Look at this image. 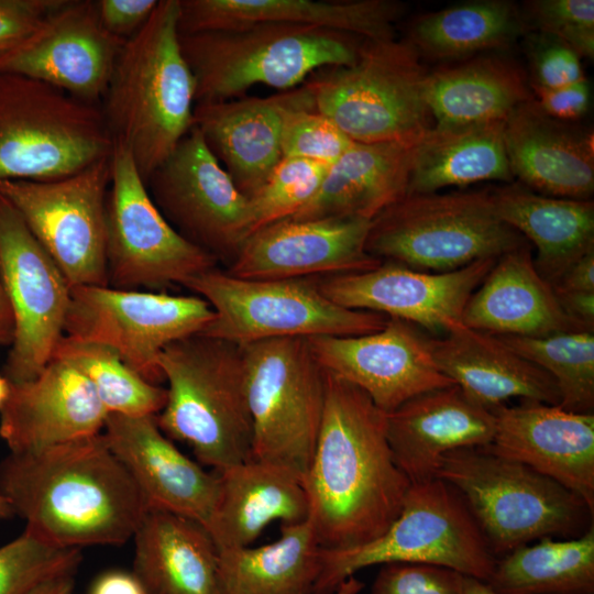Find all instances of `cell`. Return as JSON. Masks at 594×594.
<instances>
[{
  "label": "cell",
  "instance_id": "1",
  "mask_svg": "<svg viewBox=\"0 0 594 594\" xmlns=\"http://www.w3.org/2000/svg\"><path fill=\"white\" fill-rule=\"evenodd\" d=\"M324 374V408L304 485L320 547L345 550L387 530L411 483L395 462L386 413L359 387Z\"/></svg>",
  "mask_w": 594,
  "mask_h": 594
},
{
  "label": "cell",
  "instance_id": "2",
  "mask_svg": "<svg viewBox=\"0 0 594 594\" xmlns=\"http://www.w3.org/2000/svg\"><path fill=\"white\" fill-rule=\"evenodd\" d=\"M0 494L25 530L63 548L122 544L147 512L102 432L0 463Z\"/></svg>",
  "mask_w": 594,
  "mask_h": 594
},
{
  "label": "cell",
  "instance_id": "3",
  "mask_svg": "<svg viewBox=\"0 0 594 594\" xmlns=\"http://www.w3.org/2000/svg\"><path fill=\"white\" fill-rule=\"evenodd\" d=\"M178 19L179 0H158L124 42L100 106L112 140L130 151L144 182L193 128L196 82Z\"/></svg>",
  "mask_w": 594,
  "mask_h": 594
},
{
  "label": "cell",
  "instance_id": "4",
  "mask_svg": "<svg viewBox=\"0 0 594 594\" xmlns=\"http://www.w3.org/2000/svg\"><path fill=\"white\" fill-rule=\"evenodd\" d=\"M157 364L167 382L166 403L156 416L162 431L190 446L215 471L251 459L242 348L196 333L168 344Z\"/></svg>",
  "mask_w": 594,
  "mask_h": 594
},
{
  "label": "cell",
  "instance_id": "5",
  "mask_svg": "<svg viewBox=\"0 0 594 594\" xmlns=\"http://www.w3.org/2000/svg\"><path fill=\"white\" fill-rule=\"evenodd\" d=\"M361 37L285 23L179 33L196 82L195 101L234 99L256 85L287 90L319 69L355 63Z\"/></svg>",
  "mask_w": 594,
  "mask_h": 594
},
{
  "label": "cell",
  "instance_id": "6",
  "mask_svg": "<svg viewBox=\"0 0 594 594\" xmlns=\"http://www.w3.org/2000/svg\"><path fill=\"white\" fill-rule=\"evenodd\" d=\"M437 477L460 494L496 559L544 537H578L593 524L576 494L485 448L447 453Z\"/></svg>",
  "mask_w": 594,
  "mask_h": 594
},
{
  "label": "cell",
  "instance_id": "7",
  "mask_svg": "<svg viewBox=\"0 0 594 594\" xmlns=\"http://www.w3.org/2000/svg\"><path fill=\"white\" fill-rule=\"evenodd\" d=\"M426 70L405 40H362L352 65L308 77L316 110L353 142L418 143L433 127Z\"/></svg>",
  "mask_w": 594,
  "mask_h": 594
},
{
  "label": "cell",
  "instance_id": "8",
  "mask_svg": "<svg viewBox=\"0 0 594 594\" xmlns=\"http://www.w3.org/2000/svg\"><path fill=\"white\" fill-rule=\"evenodd\" d=\"M527 245L502 221L491 190L406 194L372 221L366 251L380 261L442 273Z\"/></svg>",
  "mask_w": 594,
  "mask_h": 594
},
{
  "label": "cell",
  "instance_id": "9",
  "mask_svg": "<svg viewBox=\"0 0 594 594\" xmlns=\"http://www.w3.org/2000/svg\"><path fill=\"white\" fill-rule=\"evenodd\" d=\"M496 560L460 494L436 477L410 485L399 515L378 538L321 549L312 594H331L355 572L387 563L436 564L486 582Z\"/></svg>",
  "mask_w": 594,
  "mask_h": 594
},
{
  "label": "cell",
  "instance_id": "10",
  "mask_svg": "<svg viewBox=\"0 0 594 594\" xmlns=\"http://www.w3.org/2000/svg\"><path fill=\"white\" fill-rule=\"evenodd\" d=\"M112 146L100 107L0 73V182L64 178L108 157Z\"/></svg>",
  "mask_w": 594,
  "mask_h": 594
},
{
  "label": "cell",
  "instance_id": "11",
  "mask_svg": "<svg viewBox=\"0 0 594 594\" xmlns=\"http://www.w3.org/2000/svg\"><path fill=\"white\" fill-rule=\"evenodd\" d=\"M183 286L215 312L200 333L240 346L272 339L361 336L381 330L388 320L337 305L320 292L316 277L245 279L215 267Z\"/></svg>",
  "mask_w": 594,
  "mask_h": 594
},
{
  "label": "cell",
  "instance_id": "12",
  "mask_svg": "<svg viewBox=\"0 0 594 594\" xmlns=\"http://www.w3.org/2000/svg\"><path fill=\"white\" fill-rule=\"evenodd\" d=\"M241 348L252 421L251 458L288 469L304 482L321 425L326 374L304 338Z\"/></svg>",
  "mask_w": 594,
  "mask_h": 594
},
{
  "label": "cell",
  "instance_id": "13",
  "mask_svg": "<svg viewBox=\"0 0 594 594\" xmlns=\"http://www.w3.org/2000/svg\"><path fill=\"white\" fill-rule=\"evenodd\" d=\"M106 204L108 286L163 292L217 267L208 253L184 239L152 200L130 151L113 141Z\"/></svg>",
  "mask_w": 594,
  "mask_h": 594
},
{
  "label": "cell",
  "instance_id": "14",
  "mask_svg": "<svg viewBox=\"0 0 594 594\" xmlns=\"http://www.w3.org/2000/svg\"><path fill=\"white\" fill-rule=\"evenodd\" d=\"M213 316L210 305L197 295L77 286L70 290L65 336L112 350L139 375L158 384L161 352L200 333Z\"/></svg>",
  "mask_w": 594,
  "mask_h": 594
},
{
  "label": "cell",
  "instance_id": "15",
  "mask_svg": "<svg viewBox=\"0 0 594 594\" xmlns=\"http://www.w3.org/2000/svg\"><path fill=\"white\" fill-rule=\"evenodd\" d=\"M110 175L109 155L59 179L0 182V196L16 209L70 288L108 286L106 204Z\"/></svg>",
  "mask_w": 594,
  "mask_h": 594
},
{
  "label": "cell",
  "instance_id": "16",
  "mask_svg": "<svg viewBox=\"0 0 594 594\" xmlns=\"http://www.w3.org/2000/svg\"><path fill=\"white\" fill-rule=\"evenodd\" d=\"M0 283L13 319L10 383L34 378L65 336L70 286L16 209L0 196Z\"/></svg>",
  "mask_w": 594,
  "mask_h": 594
},
{
  "label": "cell",
  "instance_id": "17",
  "mask_svg": "<svg viewBox=\"0 0 594 594\" xmlns=\"http://www.w3.org/2000/svg\"><path fill=\"white\" fill-rule=\"evenodd\" d=\"M168 223L227 267L250 235V202L195 127L145 182Z\"/></svg>",
  "mask_w": 594,
  "mask_h": 594
},
{
  "label": "cell",
  "instance_id": "18",
  "mask_svg": "<svg viewBox=\"0 0 594 594\" xmlns=\"http://www.w3.org/2000/svg\"><path fill=\"white\" fill-rule=\"evenodd\" d=\"M124 42L103 29L95 1L63 0L26 37L0 54V73L45 82L99 107Z\"/></svg>",
  "mask_w": 594,
  "mask_h": 594
},
{
  "label": "cell",
  "instance_id": "19",
  "mask_svg": "<svg viewBox=\"0 0 594 594\" xmlns=\"http://www.w3.org/2000/svg\"><path fill=\"white\" fill-rule=\"evenodd\" d=\"M307 342L324 373L359 387L386 414L414 396L454 384L437 367L429 338L398 318L388 317L372 333Z\"/></svg>",
  "mask_w": 594,
  "mask_h": 594
},
{
  "label": "cell",
  "instance_id": "20",
  "mask_svg": "<svg viewBox=\"0 0 594 594\" xmlns=\"http://www.w3.org/2000/svg\"><path fill=\"white\" fill-rule=\"evenodd\" d=\"M497 258L451 272L431 273L383 261L374 268L316 277L320 292L339 306L398 318L439 332L462 322L465 305Z\"/></svg>",
  "mask_w": 594,
  "mask_h": 594
},
{
  "label": "cell",
  "instance_id": "21",
  "mask_svg": "<svg viewBox=\"0 0 594 594\" xmlns=\"http://www.w3.org/2000/svg\"><path fill=\"white\" fill-rule=\"evenodd\" d=\"M371 221L283 219L243 242L224 270L245 279L311 278L367 271L382 261L366 251Z\"/></svg>",
  "mask_w": 594,
  "mask_h": 594
},
{
  "label": "cell",
  "instance_id": "22",
  "mask_svg": "<svg viewBox=\"0 0 594 594\" xmlns=\"http://www.w3.org/2000/svg\"><path fill=\"white\" fill-rule=\"evenodd\" d=\"M316 109L310 85L266 97L199 102L193 127L248 198L253 197L283 158L282 138L288 116Z\"/></svg>",
  "mask_w": 594,
  "mask_h": 594
},
{
  "label": "cell",
  "instance_id": "23",
  "mask_svg": "<svg viewBox=\"0 0 594 594\" xmlns=\"http://www.w3.org/2000/svg\"><path fill=\"white\" fill-rule=\"evenodd\" d=\"M495 432L487 449L518 461L581 497L594 513V414L521 400L492 410Z\"/></svg>",
  "mask_w": 594,
  "mask_h": 594
},
{
  "label": "cell",
  "instance_id": "24",
  "mask_svg": "<svg viewBox=\"0 0 594 594\" xmlns=\"http://www.w3.org/2000/svg\"><path fill=\"white\" fill-rule=\"evenodd\" d=\"M102 435L147 510L207 525L218 494L217 472H207L184 454L162 431L156 416L108 414Z\"/></svg>",
  "mask_w": 594,
  "mask_h": 594
},
{
  "label": "cell",
  "instance_id": "25",
  "mask_svg": "<svg viewBox=\"0 0 594 594\" xmlns=\"http://www.w3.org/2000/svg\"><path fill=\"white\" fill-rule=\"evenodd\" d=\"M108 411L89 381L53 358L32 380L10 383L0 409V438L11 453H29L102 432Z\"/></svg>",
  "mask_w": 594,
  "mask_h": 594
},
{
  "label": "cell",
  "instance_id": "26",
  "mask_svg": "<svg viewBox=\"0 0 594 594\" xmlns=\"http://www.w3.org/2000/svg\"><path fill=\"white\" fill-rule=\"evenodd\" d=\"M386 432L396 464L415 484L436 479L447 453L488 447L495 417L453 384L414 396L386 414Z\"/></svg>",
  "mask_w": 594,
  "mask_h": 594
},
{
  "label": "cell",
  "instance_id": "27",
  "mask_svg": "<svg viewBox=\"0 0 594 594\" xmlns=\"http://www.w3.org/2000/svg\"><path fill=\"white\" fill-rule=\"evenodd\" d=\"M510 172L538 194L590 199L594 191V138L587 128L547 116L535 97L504 122Z\"/></svg>",
  "mask_w": 594,
  "mask_h": 594
},
{
  "label": "cell",
  "instance_id": "28",
  "mask_svg": "<svg viewBox=\"0 0 594 594\" xmlns=\"http://www.w3.org/2000/svg\"><path fill=\"white\" fill-rule=\"evenodd\" d=\"M405 14L396 0H179L180 34L285 23L327 29L364 40L395 37L394 23Z\"/></svg>",
  "mask_w": 594,
  "mask_h": 594
},
{
  "label": "cell",
  "instance_id": "29",
  "mask_svg": "<svg viewBox=\"0 0 594 594\" xmlns=\"http://www.w3.org/2000/svg\"><path fill=\"white\" fill-rule=\"evenodd\" d=\"M429 345L439 371L490 410L512 398L560 404L554 380L496 336L457 322L443 338H429Z\"/></svg>",
  "mask_w": 594,
  "mask_h": 594
},
{
  "label": "cell",
  "instance_id": "30",
  "mask_svg": "<svg viewBox=\"0 0 594 594\" xmlns=\"http://www.w3.org/2000/svg\"><path fill=\"white\" fill-rule=\"evenodd\" d=\"M216 472L218 494L205 528L218 551L251 546L272 521L309 518L304 482L288 469L251 458Z\"/></svg>",
  "mask_w": 594,
  "mask_h": 594
},
{
  "label": "cell",
  "instance_id": "31",
  "mask_svg": "<svg viewBox=\"0 0 594 594\" xmlns=\"http://www.w3.org/2000/svg\"><path fill=\"white\" fill-rule=\"evenodd\" d=\"M466 327L493 336L546 337L585 330L562 309L537 272L528 245L501 255L469 298Z\"/></svg>",
  "mask_w": 594,
  "mask_h": 594
},
{
  "label": "cell",
  "instance_id": "32",
  "mask_svg": "<svg viewBox=\"0 0 594 594\" xmlns=\"http://www.w3.org/2000/svg\"><path fill=\"white\" fill-rule=\"evenodd\" d=\"M416 144L354 142L328 167L312 199L287 219L372 221L407 194Z\"/></svg>",
  "mask_w": 594,
  "mask_h": 594
},
{
  "label": "cell",
  "instance_id": "33",
  "mask_svg": "<svg viewBox=\"0 0 594 594\" xmlns=\"http://www.w3.org/2000/svg\"><path fill=\"white\" fill-rule=\"evenodd\" d=\"M132 539V572L147 594H223L219 551L199 522L147 510Z\"/></svg>",
  "mask_w": 594,
  "mask_h": 594
},
{
  "label": "cell",
  "instance_id": "34",
  "mask_svg": "<svg viewBox=\"0 0 594 594\" xmlns=\"http://www.w3.org/2000/svg\"><path fill=\"white\" fill-rule=\"evenodd\" d=\"M491 193L498 218L535 244V267L550 285L594 250L593 200L549 197L518 184Z\"/></svg>",
  "mask_w": 594,
  "mask_h": 594
},
{
  "label": "cell",
  "instance_id": "35",
  "mask_svg": "<svg viewBox=\"0 0 594 594\" xmlns=\"http://www.w3.org/2000/svg\"><path fill=\"white\" fill-rule=\"evenodd\" d=\"M425 96L436 128L505 121L534 98L521 67L497 55L427 74Z\"/></svg>",
  "mask_w": 594,
  "mask_h": 594
},
{
  "label": "cell",
  "instance_id": "36",
  "mask_svg": "<svg viewBox=\"0 0 594 594\" xmlns=\"http://www.w3.org/2000/svg\"><path fill=\"white\" fill-rule=\"evenodd\" d=\"M504 122L432 129L416 144L407 194L485 180L510 183Z\"/></svg>",
  "mask_w": 594,
  "mask_h": 594
},
{
  "label": "cell",
  "instance_id": "37",
  "mask_svg": "<svg viewBox=\"0 0 594 594\" xmlns=\"http://www.w3.org/2000/svg\"><path fill=\"white\" fill-rule=\"evenodd\" d=\"M277 540L219 551L223 594H312L321 547L310 519L280 525Z\"/></svg>",
  "mask_w": 594,
  "mask_h": 594
},
{
  "label": "cell",
  "instance_id": "38",
  "mask_svg": "<svg viewBox=\"0 0 594 594\" xmlns=\"http://www.w3.org/2000/svg\"><path fill=\"white\" fill-rule=\"evenodd\" d=\"M528 30L513 2L473 0L417 18L405 41L419 56L448 61L509 47Z\"/></svg>",
  "mask_w": 594,
  "mask_h": 594
},
{
  "label": "cell",
  "instance_id": "39",
  "mask_svg": "<svg viewBox=\"0 0 594 594\" xmlns=\"http://www.w3.org/2000/svg\"><path fill=\"white\" fill-rule=\"evenodd\" d=\"M498 594H594V528L552 537L498 558L486 581Z\"/></svg>",
  "mask_w": 594,
  "mask_h": 594
},
{
  "label": "cell",
  "instance_id": "40",
  "mask_svg": "<svg viewBox=\"0 0 594 594\" xmlns=\"http://www.w3.org/2000/svg\"><path fill=\"white\" fill-rule=\"evenodd\" d=\"M53 358L68 362L89 381L108 414L157 416L165 406V387L139 375L103 345L64 336Z\"/></svg>",
  "mask_w": 594,
  "mask_h": 594
},
{
  "label": "cell",
  "instance_id": "41",
  "mask_svg": "<svg viewBox=\"0 0 594 594\" xmlns=\"http://www.w3.org/2000/svg\"><path fill=\"white\" fill-rule=\"evenodd\" d=\"M556 382L564 410L593 413L594 332L572 330L546 337L496 336Z\"/></svg>",
  "mask_w": 594,
  "mask_h": 594
},
{
  "label": "cell",
  "instance_id": "42",
  "mask_svg": "<svg viewBox=\"0 0 594 594\" xmlns=\"http://www.w3.org/2000/svg\"><path fill=\"white\" fill-rule=\"evenodd\" d=\"M328 167L309 160L283 157L249 199L250 234L299 211L318 191Z\"/></svg>",
  "mask_w": 594,
  "mask_h": 594
},
{
  "label": "cell",
  "instance_id": "43",
  "mask_svg": "<svg viewBox=\"0 0 594 594\" xmlns=\"http://www.w3.org/2000/svg\"><path fill=\"white\" fill-rule=\"evenodd\" d=\"M81 550L48 543L28 530L0 546V594H30L44 581L76 573Z\"/></svg>",
  "mask_w": 594,
  "mask_h": 594
},
{
  "label": "cell",
  "instance_id": "44",
  "mask_svg": "<svg viewBox=\"0 0 594 594\" xmlns=\"http://www.w3.org/2000/svg\"><path fill=\"white\" fill-rule=\"evenodd\" d=\"M529 30L553 36L580 56L594 57L593 0H532L521 10Z\"/></svg>",
  "mask_w": 594,
  "mask_h": 594
},
{
  "label": "cell",
  "instance_id": "45",
  "mask_svg": "<svg viewBox=\"0 0 594 594\" xmlns=\"http://www.w3.org/2000/svg\"><path fill=\"white\" fill-rule=\"evenodd\" d=\"M354 142L316 109L292 112L286 119L283 157L304 158L330 166Z\"/></svg>",
  "mask_w": 594,
  "mask_h": 594
},
{
  "label": "cell",
  "instance_id": "46",
  "mask_svg": "<svg viewBox=\"0 0 594 594\" xmlns=\"http://www.w3.org/2000/svg\"><path fill=\"white\" fill-rule=\"evenodd\" d=\"M464 574L428 563H387L377 573L371 594H462Z\"/></svg>",
  "mask_w": 594,
  "mask_h": 594
},
{
  "label": "cell",
  "instance_id": "47",
  "mask_svg": "<svg viewBox=\"0 0 594 594\" xmlns=\"http://www.w3.org/2000/svg\"><path fill=\"white\" fill-rule=\"evenodd\" d=\"M531 40V88L552 89L585 78L581 56L568 44L542 33Z\"/></svg>",
  "mask_w": 594,
  "mask_h": 594
},
{
  "label": "cell",
  "instance_id": "48",
  "mask_svg": "<svg viewBox=\"0 0 594 594\" xmlns=\"http://www.w3.org/2000/svg\"><path fill=\"white\" fill-rule=\"evenodd\" d=\"M63 0H0V54L24 37Z\"/></svg>",
  "mask_w": 594,
  "mask_h": 594
},
{
  "label": "cell",
  "instance_id": "49",
  "mask_svg": "<svg viewBox=\"0 0 594 594\" xmlns=\"http://www.w3.org/2000/svg\"><path fill=\"white\" fill-rule=\"evenodd\" d=\"M158 0H97V14L103 29L127 41L136 34L154 12Z\"/></svg>",
  "mask_w": 594,
  "mask_h": 594
},
{
  "label": "cell",
  "instance_id": "50",
  "mask_svg": "<svg viewBox=\"0 0 594 594\" xmlns=\"http://www.w3.org/2000/svg\"><path fill=\"white\" fill-rule=\"evenodd\" d=\"M539 108L549 117L573 122L582 118L590 106V84L582 80L552 89L531 88Z\"/></svg>",
  "mask_w": 594,
  "mask_h": 594
},
{
  "label": "cell",
  "instance_id": "51",
  "mask_svg": "<svg viewBox=\"0 0 594 594\" xmlns=\"http://www.w3.org/2000/svg\"><path fill=\"white\" fill-rule=\"evenodd\" d=\"M551 287L556 294L594 293V250L571 264Z\"/></svg>",
  "mask_w": 594,
  "mask_h": 594
},
{
  "label": "cell",
  "instance_id": "52",
  "mask_svg": "<svg viewBox=\"0 0 594 594\" xmlns=\"http://www.w3.org/2000/svg\"><path fill=\"white\" fill-rule=\"evenodd\" d=\"M88 594H147L133 572L110 570L101 573L91 584Z\"/></svg>",
  "mask_w": 594,
  "mask_h": 594
},
{
  "label": "cell",
  "instance_id": "53",
  "mask_svg": "<svg viewBox=\"0 0 594 594\" xmlns=\"http://www.w3.org/2000/svg\"><path fill=\"white\" fill-rule=\"evenodd\" d=\"M556 296L572 320L581 328L594 331V293L572 292L556 294Z\"/></svg>",
  "mask_w": 594,
  "mask_h": 594
},
{
  "label": "cell",
  "instance_id": "54",
  "mask_svg": "<svg viewBox=\"0 0 594 594\" xmlns=\"http://www.w3.org/2000/svg\"><path fill=\"white\" fill-rule=\"evenodd\" d=\"M75 582V573L57 575L37 585L30 594H74Z\"/></svg>",
  "mask_w": 594,
  "mask_h": 594
},
{
  "label": "cell",
  "instance_id": "55",
  "mask_svg": "<svg viewBox=\"0 0 594 594\" xmlns=\"http://www.w3.org/2000/svg\"><path fill=\"white\" fill-rule=\"evenodd\" d=\"M13 337V319L9 302L0 283V345H10Z\"/></svg>",
  "mask_w": 594,
  "mask_h": 594
},
{
  "label": "cell",
  "instance_id": "56",
  "mask_svg": "<svg viewBox=\"0 0 594 594\" xmlns=\"http://www.w3.org/2000/svg\"><path fill=\"white\" fill-rule=\"evenodd\" d=\"M462 594H498L488 584L473 576L464 575Z\"/></svg>",
  "mask_w": 594,
  "mask_h": 594
},
{
  "label": "cell",
  "instance_id": "57",
  "mask_svg": "<svg viewBox=\"0 0 594 594\" xmlns=\"http://www.w3.org/2000/svg\"><path fill=\"white\" fill-rule=\"evenodd\" d=\"M363 587L364 583L352 575L331 594H359Z\"/></svg>",
  "mask_w": 594,
  "mask_h": 594
},
{
  "label": "cell",
  "instance_id": "58",
  "mask_svg": "<svg viewBox=\"0 0 594 594\" xmlns=\"http://www.w3.org/2000/svg\"><path fill=\"white\" fill-rule=\"evenodd\" d=\"M10 391V382L4 375L0 374V409L6 403Z\"/></svg>",
  "mask_w": 594,
  "mask_h": 594
},
{
  "label": "cell",
  "instance_id": "59",
  "mask_svg": "<svg viewBox=\"0 0 594 594\" xmlns=\"http://www.w3.org/2000/svg\"><path fill=\"white\" fill-rule=\"evenodd\" d=\"M13 516L12 509L6 498L0 494V518H10Z\"/></svg>",
  "mask_w": 594,
  "mask_h": 594
}]
</instances>
